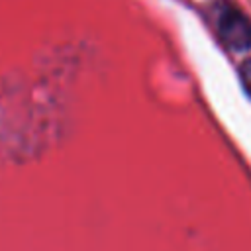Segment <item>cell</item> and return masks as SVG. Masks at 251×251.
Instances as JSON below:
<instances>
[{
  "mask_svg": "<svg viewBox=\"0 0 251 251\" xmlns=\"http://www.w3.org/2000/svg\"><path fill=\"white\" fill-rule=\"evenodd\" d=\"M216 29L229 49H251V20L233 2L222 0L216 6Z\"/></svg>",
  "mask_w": 251,
  "mask_h": 251,
  "instance_id": "obj_1",
  "label": "cell"
},
{
  "mask_svg": "<svg viewBox=\"0 0 251 251\" xmlns=\"http://www.w3.org/2000/svg\"><path fill=\"white\" fill-rule=\"evenodd\" d=\"M239 80H241L245 92L251 98V59H247V61H243L239 65Z\"/></svg>",
  "mask_w": 251,
  "mask_h": 251,
  "instance_id": "obj_2",
  "label": "cell"
}]
</instances>
